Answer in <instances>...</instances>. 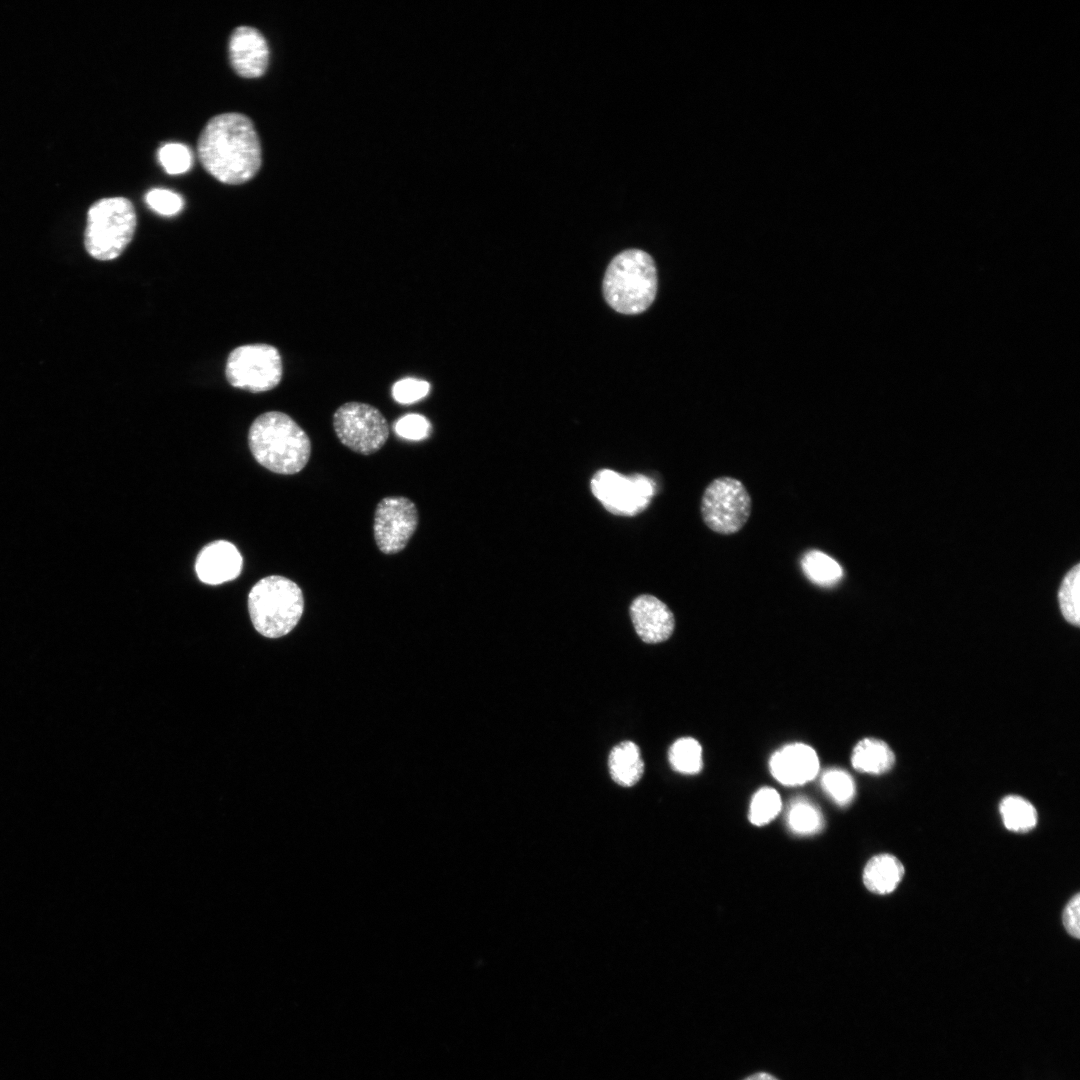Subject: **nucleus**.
Returning <instances> with one entry per match:
<instances>
[{"label":"nucleus","mask_w":1080,"mask_h":1080,"mask_svg":"<svg viewBox=\"0 0 1080 1080\" xmlns=\"http://www.w3.org/2000/svg\"><path fill=\"white\" fill-rule=\"evenodd\" d=\"M204 169L224 184H242L252 179L262 163L258 134L244 114L229 112L212 117L197 144Z\"/></svg>","instance_id":"obj_1"},{"label":"nucleus","mask_w":1080,"mask_h":1080,"mask_svg":"<svg viewBox=\"0 0 1080 1080\" xmlns=\"http://www.w3.org/2000/svg\"><path fill=\"white\" fill-rule=\"evenodd\" d=\"M248 443L255 460L277 474L300 472L311 455L306 432L289 415L279 411L263 413L253 421Z\"/></svg>","instance_id":"obj_2"},{"label":"nucleus","mask_w":1080,"mask_h":1080,"mask_svg":"<svg viewBox=\"0 0 1080 1080\" xmlns=\"http://www.w3.org/2000/svg\"><path fill=\"white\" fill-rule=\"evenodd\" d=\"M657 270L653 258L640 249H627L609 263L602 283L607 304L625 315L647 310L657 293Z\"/></svg>","instance_id":"obj_3"},{"label":"nucleus","mask_w":1080,"mask_h":1080,"mask_svg":"<svg viewBox=\"0 0 1080 1080\" xmlns=\"http://www.w3.org/2000/svg\"><path fill=\"white\" fill-rule=\"evenodd\" d=\"M248 609L254 628L268 638L288 634L304 611L301 588L292 580L271 575L260 579L248 594Z\"/></svg>","instance_id":"obj_4"},{"label":"nucleus","mask_w":1080,"mask_h":1080,"mask_svg":"<svg viewBox=\"0 0 1080 1080\" xmlns=\"http://www.w3.org/2000/svg\"><path fill=\"white\" fill-rule=\"evenodd\" d=\"M136 223L134 206L127 198L108 197L96 201L87 213L86 251L100 261L117 258L131 242Z\"/></svg>","instance_id":"obj_5"},{"label":"nucleus","mask_w":1080,"mask_h":1080,"mask_svg":"<svg viewBox=\"0 0 1080 1080\" xmlns=\"http://www.w3.org/2000/svg\"><path fill=\"white\" fill-rule=\"evenodd\" d=\"M751 510L752 500L748 490L733 477L715 478L702 494V520L710 530L721 535L740 531L749 520Z\"/></svg>","instance_id":"obj_6"},{"label":"nucleus","mask_w":1080,"mask_h":1080,"mask_svg":"<svg viewBox=\"0 0 1080 1080\" xmlns=\"http://www.w3.org/2000/svg\"><path fill=\"white\" fill-rule=\"evenodd\" d=\"M225 375L235 388L253 393L272 390L282 378L280 353L268 344L239 346L227 358Z\"/></svg>","instance_id":"obj_7"},{"label":"nucleus","mask_w":1080,"mask_h":1080,"mask_svg":"<svg viewBox=\"0 0 1080 1080\" xmlns=\"http://www.w3.org/2000/svg\"><path fill=\"white\" fill-rule=\"evenodd\" d=\"M334 431L340 442L350 450L370 455L382 448L389 436V425L374 406L347 402L333 415Z\"/></svg>","instance_id":"obj_8"},{"label":"nucleus","mask_w":1080,"mask_h":1080,"mask_svg":"<svg viewBox=\"0 0 1080 1080\" xmlns=\"http://www.w3.org/2000/svg\"><path fill=\"white\" fill-rule=\"evenodd\" d=\"M591 491L609 512L634 516L649 505L655 494L654 482L645 475H623L602 469L591 480Z\"/></svg>","instance_id":"obj_9"},{"label":"nucleus","mask_w":1080,"mask_h":1080,"mask_svg":"<svg viewBox=\"0 0 1080 1080\" xmlns=\"http://www.w3.org/2000/svg\"><path fill=\"white\" fill-rule=\"evenodd\" d=\"M418 519L417 507L409 498L389 496L381 499L373 523L378 549L388 555L402 551L416 531Z\"/></svg>","instance_id":"obj_10"},{"label":"nucleus","mask_w":1080,"mask_h":1080,"mask_svg":"<svg viewBox=\"0 0 1080 1080\" xmlns=\"http://www.w3.org/2000/svg\"><path fill=\"white\" fill-rule=\"evenodd\" d=\"M228 50L231 65L241 77L257 78L265 73L269 63V47L256 28H235L229 39Z\"/></svg>","instance_id":"obj_11"},{"label":"nucleus","mask_w":1080,"mask_h":1080,"mask_svg":"<svg viewBox=\"0 0 1080 1080\" xmlns=\"http://www.w3.org/2000/svg\"><path fill=\"white\" fill-rule=\"evenodd\" d=\"M630 616L640 639L648 644L661 643L673 633L675 619L670 608L653 595L636 597L630 606Z\"/></svg>","instance_id":"obj_12"},{"label":"nucleus","mask_w":1080,"mask_h":1080,"mask_svg":"<svg viewBox=\"0 0 1080 1080\" xmlns=\"http://www.w3.org/2000/svg\"><path fill=\"white\" fill-rule=\"evenodd\" d=\"M242 564V556L234 544L226 540H216L200 550L195 561V571L203 583L218 585L237 578Z\"/></svg>","instance_id":"obj_13"},{"label":"nucleus","mask_w":1080,"mask_h":1080,"mask_svg":"<svg viewBox=\"0 0 1080 1080\" xmlns=\"http://www.w3.org/2000/svg\"><path fill=\"white\" fill-rule=\"evenodd\" d=\"M769 767L778 782L788 786L802 785L817 775L819 759L810 746L794 743L776 751L770 758Z\"/></svg>","instance_id":"obj_14"},{"label":"nucleus","mask_w":1080,"mask_h":1080,"mask_svg":"<svg viewBox=\"0 0 1080 1080\" xmlns=\"http://www.w3.org/2000/svg\"><path fill=\"white\" fill-rule=\"evenodd\" d=\"M904 875L902 863L893 855L879 854L872 857L863 871L866 888L875 894L893 892Z\"/></svg>","instance_id":"obj_15"},{"label":"nucleus","mask_w":1080,"mask_h":1080,"mask_svg":"<svg viewBox=\"0 0 1080 1080\" xmlns=\"http://www.w3.org/2000/svg\"><path fill=\"white\" fill-rule=\"evenodd\" d=\"M608 766L615 783L624 787L635 785L644 773L640 748L632 741L617 744L610 751Z\"/></svg>","instance_id":"obj_16"},{"label":"nucleus","mask_w":1080,"mask_h":1080,"mask_svg":"<svg viewBox=\"0 0 1080 1080\" xmlns=\"http://www.w3.org/2000/svg\"><path fill=\"white\" fill-rule=\"evenodd\" d=\"M895 756L891 748L882 740L864 738L853 749L851 763L862 773L882 774L890 770Z\"/></svg>","instance_id":"obj_17"},{"label":"nucleus","mask_w":1080,"mask_h":1080,"mask_svg":"<svg viewBox=\"0 0 1080 1080\" xmlns=\"http://www.w3.org/2000/svg\"><path fill=\"white\" fill-rule=\"evenodd\" d=\"M786 823L791 832L811 835L822 830L824 819L820 809L804 797L793 799L786 811Z\"/></svg>","instance_id":"obj_18"},{"label":"nucleus","mask_w":1080,"mask_h":1080,"mask_svg":"<svg viewBox=\"0 0 1080 1080\" xmlns=\"http://www.w3.org/2000/svg\"><path fill=\"white\" fill-rule=\"evenodd\" d=\"M801 567L811 582L821 586L837 583L843 574L840 564L819 550L807 551L801 559Z\"/></svg>","instance_id":"obj_19"},{"label":"nucleus","mask_w":1080,"mask_h":1080,"mask_svg":"<svg viewBox=\"0 0 1080 1080\" xmlns=\"http://www.w3.org/2000/svg\"><path fill=\"white\" fill-rule=\"evenodd\" d=\"M1000 813L1005 827L1014 832H1027L1037 823V812L1034 806L1017 795H1009L1002 799Z\"/></svg>","instance_id":"obj_20"},{"label":"nucleus","mask_w":1080,"mask_h":1080,"mask_svg":"<svg viewBox=\"0 0 1080 1080\" xmlns=\"http://www.w3.org/2000/svg\"><path fill=\"white\" fill-rule=\"evenodd\" d=\"M668 759L675 771L696 774L703 766L701 745L691 737L679 738L671 745Z\"/></svg>","instance_id":"obj_21"},{"label":"nucleus","mask_w":1080,"mask_h":1080,"mask_svg":"<svg viewBox=\"0 0 1080 1080\" xmlns=\"http://www.w3.org/2000/svg\"><path fill=\"white\" fill-rule=\"evenodd\" d=\"M1079 578L1080 566L1077 564L1065 575L1058 593L1062 615L1076 626L1080 622Z\"/></svg>","instance_id":"obj_22"},{"label":"nucleus","mask_w":1080,"mask_h":1080,"mask_svg":"<svg viewBox=\"0 0 1080 1080\" xmlns=\"http://www.w3.org/2000/svg\"><path fill=\"white\" fill-rule=\"evenodd\" d=\"M782 802L778 792L769 787H763L759 789L753 796L748 818L750 822L757 826H762L771 822L780 812Z\"/></svg>","instance_id":"obj_23"},{"label":"nucleus","mask_w":1080,"mask_h":1080,"mask_svg":"<svg viewBox=\"0 0 1080 1080\" xmlns=\"http://www.w3.org/2000/svg\"><path fill=\"white\" fill-rule=\"evenodd\" d=\"M821 785L825 793L840 806L849 804L855 796L853 778L839 768L826 770L821 777Z\"/></svg>","instance_id":"obj_24"},{"label":"nucleus","mask_w":1080,"mask_h":1080,"mask_svg":"<svg viewBox=\"0 0 1080 1080\" xmlns=\"http://www.w3.org/2000/svg\"><path fill=\"white\" fill-rule=\"evenodd\" d=\"M158 159L164 170L171 175L185 173L193 164L191 150L181 143L164 144L158 151Z\"/></svg>","instance_id":"obj_25"},{"label":"nucleus","mask_w":1080,"mask_h":1080,"mask_svg":"<svg viewBox=\"0 0 1080 1080\" xmlns=\"http://www.w3.org/2000/svg\"><path fill=\"white\" fill-rule=\"evenodd\" d=\"M145 201L153 211L163 216L176 215L184 206L183 198L179 194L163 188L150 190Z\"/></svg>","instance_id":"obj_26"},{"label":"nucleus","mask_w":1080,"mask_h":1080,"mask_svg":"<svg viewBox=\"0 0 1080 1080\" xmlns=\"http://www.w3.org/2000/svg\"><path fill=\"white\" fill-rule=\"evenodd\" d=\"M396 434L408 440H422L431 433L429 420L419 414H407L399 418L394 424Z\"/></svg>","instance_id":"obj_27"},{"label":"nucleus","mask_w":1080,"mask_h":1080,"mask_svg":"<svg viewBox=\"0 0 1080 1080\" xmlns=\"http://www.w3.org/2000/svg\"><path fill=\"white\" fill-rule=\"evenodd\" d=\"M429 390L430 385L427 381L405 378L394 384L392 395L401 404H411L424 398Z\"/></svg>","instance_id":"obj_28"},{"label":"nucleus","mask_w":1080,"mask_h":1080,"mask_svg":"<svg viewBox=\"0 0 1080 1080\" xmlns=\"http://www.w3.org/2000/svg\"><path fill=\"white\" fill-rule=\"evenodd\" d=\"M1063 924L1066 931L1074 938L1080 936V895L1076 894L1067 903L1063 913Z\"/></svg>","instance_id":"obj_29"},{"label":"nucleus","mask_w":1080,"mask_h":1080,"mask_svg":"<svg viewBox=\"0 0 1080 1080\" xmlns=\"http://www.w3.org/2000/svg\"><path fill=\"white\" fill-rule=\"evenodd\" d=\"M744 1080H778V1079L775 1078L771 1074H768V1073H765V1072H758V1073H755V1074H752V1075L748 1076Z\"/></svg>","instance_id":"obj_30"}]
</instances>
